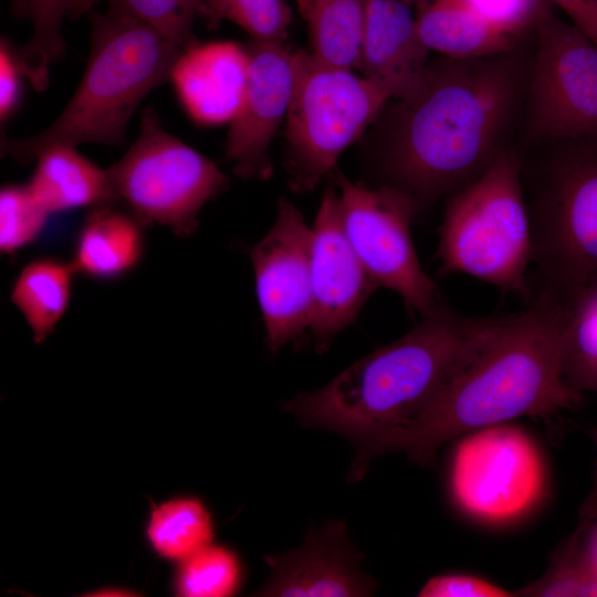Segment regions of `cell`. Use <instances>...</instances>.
Segmentation results:
<instances>
[{
  "mask_svg": "<svg viewBox=\"0 0 597 597\" xmlns=\"http://www.w3.org/2000/svg\"><path fill=\"white\" fill-rule=\"evenodd\" d=\"M533 247L517 146L447 199L437 258L441 274L462 273L527 300Z\"/></svg>",
  "mask_w": 597,
  "mask_h": 597,
  "instance_id": "6",
  "label": "cell"
},
{
  "mask_svg": "<svg viewBox=\"0 0 597 597\" xmlns=\"http://www.w3.org/2000/svg\"><path fill=\"white\" fill-rule=\"evenodd\" d=\"M107 11L140 21L187 49L202 0H107Z\"/></svg>",
  "mask_w": 597,
  "mask_h": 597,
  "instance_id": "29",
  "label": "cell"
},
{
  "mask_svg": "<svg viewBox=\"0 0 597 597\" xmlns=\"http://www.w3.org/2000/svg\"><path fill=\"white\" fill-rule=\"evenodd\" d=\"M300 13L304 17L311 6L312 0H295Z\"/></svg>",
  "mask_w": 597,
  "mask_h": 597,
  "instance_id": "39",
  "label": "cell"
},
{
  "mask_svg": "<svg viewBox=\"0 0 597 597\" xmlns=\"http://www.w3.org/2000/svg\"><path fill=\"white\" fill-rule=\"evenodd\" d=\"M199 15L210 28L228 20L252 40L271 43H284L291 23L286 0H202Z\"/></svg>",
  "mask_w": 597,
  "mask_h": 597,
  "instance_id": "26",
  "label": "cell"
},
{
  "mask_svg": "<svg viewBox=\"0 0 597 597\" xmlns=\"http://www.w3.org/2000/svg\"><path fill=\"white\" fill-rule=\"evenodd\" d=\"M148 536L163 556L186 559L209 545L210 516L198 500L170 501L153 511Z\"/></svg>",
  "mask_w": 597,
  "mask_h": 597,
  "instance_id": "25",
  "label": "cell"
},
{
  "mask_svg": "<svg viewBox=\"0 0 597 597\" xmlns=\"http://www.w3.org/2000/svg\"><path fill=\"white\" fill-rule=\"evenodd\" d=\"M106 171L139 224L158 223L178 237L197 229L202 207L228 184L213 161L167 132L151 107L142 114L136 140Z\"/></svg>",
  "mask_w": 597,
  "mask_h": 597,
  "instance_id": "8",
  "label": "cell"
},
{
  "mask_svg": "<svg viewBox=\"0 0 597 597\" xmlns=\"http://www.w3.org/2000/svg\"><path fill=\"white\" fill-rule=\"evenodd\" d=\"M417 31L429 51L479 59L516 50L517 38L492 25L462 0H412Z\"/></svg>",
  "mask_w": 597,
  "mask_h": 597,
  "instance_id": "18",
  "label": "cell"
},
{
  "mask_svg": "<svg viewBox=\"0 0 597 597\" xmlns=\"http://www.w3.org/2000/svg\"><path fill=\"white\" fill-rule=\"evenodd\" d=\"M562 375L573 389L597 392V275L566 306Z\"/></svg>",
  "mask_w": 597,
  "mask_h": 597,
  "instance_id": "24",
  "label": "cell"
},
{
  "mask_svg": "<svg viewBox=\"0 0 597 597\" xmlns=\"http://www.w3.org/2000/svg\"><path fill=\"white\" fill-rule=\"evenodd\" d=\"M100 0H76L71 12L70 18L72 20L78 19L80 17L87 14L92 11L93 7Z\"/></svg>",
  "mask_w": 597,
  "mask_h": 597,
  "instance_id": "37",
  "label": "cell"
},
{
  "mask_svg": "<svg viewBox=\"0 0 597 597\" xmlns=\"http://www.w3.org/2000/svg\"><path fill=\"white\" fill-rule=\"evenodd\" d=\"M509 317L464 316L444 302L406 335L285 408L305 426L334 430L356 442L354 471L360 476L375 443L415 418L483 352Z\"/></svg>",
  "mask_w": 597,
  "mask_h": 597,
  "instance_id": "3",
  "label": "cell"
},
{
  "mask_svg": "<svg viewBox=\"0 0 597 597\" xmlns=\"http://www.w3.org/2000/svg\"><path fill=\"white\" fill-rule=\"evenodd\" d=\"M88 14L91 51L73 96L41 133L25 138L2 135V155L29 164L55 145L123 146L133 114L154 88L169 81L186 50L135 19L109 11Z\"/></svg>",
  "mask_w": 597,
  "mask_h": 597,
  "instance_id": "4",
  "label": "cell"
},
{
  "mask_svg": "<svg viewBox=\"0 0 597 597\" xmlns=\"http://www.w3.org/2000/svg\"><path fill=\"white\" fill-rule=\"evenodd\" d=\"M312 315L320 350L357 316L380 286L368 274L344 229L339 195L329 185L312 228Z\"/></svg>",
  "mask_w": 597,
  "mask_h": 597,
  "instance_id": "14",
  "label": "cell"
},
{
  "mask_svg": "<svg viewBox=\"0 0 597 597\" xmlns=\"http://www.w3.org/2000/svg\"><path fill=\"white\" fill-rule=\"evenodd\" d=\"M311 256L312 229L295 206L281 198L274 224L250 251L266 341L273 352L310 327Z\"/></svg>",
  "mask_w": 597,
  "mask_h": 597,
  "instance_id": "12",
  "label": "cell"
},
{
  "mask_svg": "<svg viewBox=\"0 0 597 597\" xmlns=\"http://www.w3.org/2000/svg\"><path fill=\"white\" fill-rule=\"evenodd\" d=\"M517 147L533 247L531 300L566 307L597 275V136Z\"/></svg>",
  "mask_w": 597,
  "mask_h": 597,
  "instance_id": "5",
  "label": "cell"
},
{
  "mask_svg": "<svg viewBox=\"0 0 597 597\" xmlns=\"http://www.w3.org/2000/svg\"><path fill=\"white\" fill-rule=\"evenodd\" d=\"M127 591L121 589H106L92 594V596H129Z\"/></svg>",
  "mask_w": 597,
  "mask_h": 597,
  "instance_id": "38",
  "label": "cell"
},
{
  "mask_svg": "<svg viewBox=\"0 0 597 597\" xmlns=\"http://www.w3.org/2000/svg\"><path fill=\"white\" fill-rule=\"evenodd\" d=\"M412 6V0H367L357 69L391 100H408L419 91L430 60Z\"/></svg>",
  "mask_w": 597,
  "mask_h": 597,
  "instance_id": "16",
  "label": "cell"
},
{
  "mask_svg": "<svg viewBox=\"0 0 597 597\" xmlns=\"http://www.w3.org/2000/svg\"><path fill=\"white\" fill-rule=\"evenodd\" d=\"M501 31L520 39L535 23L543 0H462Z\"/></svg>",
  "mask_w": 597,
  "mask_h": 597,
  "instance_id": "31",
  "label": "cell"
},
{
  "mask_svg": "<svg viewBox=\"0 0 597 597\" xmlns=\"http://www.w3.org/2000/svg\"><path fill=\"white\" fill-rule=\"evenodd\" d=\"M597 45V0H552Z\"/></svg>",
  "mask_w": 597,
  "mask_h": 597,
  "instance_id": "34",
  "label": "cell"
},
{
  "mask_svg": "<svg viewBox=\"0 0 597 597\" xmlns=\"http://www.w3.org/2000/svg\"><path fill=\"white\" fill-rule=\"evenodd\" d=\"M341 207L347 238L368 274L398 293L410 313L427 315L444 303L422 269L412 238L417 209L400 190L368 188L338 174Z\"/></svg>",
  "mask_w": 597,
  "mask_h": 597,
  "instance_id": "11",
  "label": "cell"
},
{
  "mask_svg": "<svg viewBox=\"0 0 597 597\" xmlns=\"http://www.w3.org/2000/svg\"><path fill=\"white\" fill-rule=\"evenodd\" d=\"M534 28L536 51L525 91L521 145L597 136V45L545 4Z\"/></svg>",
  "mask_w": 597,
  "mask_h": 597,
  "instance_id": "10",
  "label": "cell"
},
{
  "mask_svg": "<svg viewBox=\"0 0 597 597\" xmlns=\"http://www.w3.org/2000/svg\"><path fill=\"white\" fill-rule=\"evenodd\" d=\"M49 213L33 198L27 185H9L0 191V249L7 254L33 242Z\"/></svg>",
  "mask_w": 597,
  "mask_h": 597,
  "instance_id": "30",
  "label": "cell"
},
{
  "mask_svg": "<svg viewBox=\"0 0 597 597\" xmlns=\"http://www.w3.org/2000/svg\"><path fill=\"white\" fill-rule=\"evenodd\" d=\"M74 273L72 263L38 259L18 275L10 298L25 318L35 343L45 339L66 312Z\"/></svg>",
  "mask_w": 597,
  "mask_h": 597,
  "instance_id": "21",
  "label": "cell"
},
{
  "mask_svg": "<svg viewBox=\"0 0 597 597\" xmlns=\"http://www.w3.org/2000/svg\"><path fill=\"white\" fill-rule=\"evenodd\" d=\"M367 0H312L303 17L311 52L331 65L357 67L366 22Z\"/></svg>",
  "mask_w": 597,
  "mask_h": 597,
  "instance_id": "22",
  "label": "cell"
},
{
  "mask_svg": "<svg viewBox=\"0 0 597 597\" xmlns=\"http://www.w3.org/2000/svg\"><path fill=\"white\" fill-rule=\"evenodd\" d=\"M390 100L385 88L349 69L325 63L311 51L293 52L285 117L291 189L312 191Z\"/></svg>",
  "mask_w": 597,
  "mask_h": 597,
  "instance_id": "7",
  "label": "cell"
},
{
  "mask_svg": "<svg viewBox=\"0 0 597 597\" xmlns=\"http://www.w3.org/2000/svg\"><path fill=\"white\" fill-rule=\"evenodd\" d=\"M143 250L139 222L102 206L87 216L71 263L75 272L108 280L130 271L139 262Z\"/></svg>",
  "mask_w": 597,
  "mask_h": 597,
  "instance_id": "20",
  "label": "cell"
},
{
  "mask_svg": "<svg viewBox=\"0 0 597 597\" xmlns=\"http://www.w3.org/2000/svg\"><path fill=\"white\" fill-rule=\"evenodd\" d=\"M248 74L237 113L229 122L226 159L244 179L273 174L269 148L286 117L293 85V52L284 43L251 40L244 45Z\"/></svg>",
  "mask_w": 597,
  "mask_h": 597,
  "instance_id": "13",
  "label": "cell"
},
{
  "mask_svg": "<svg viewBox=\"0 0 597 597\" xmlns=\"http://www.w3.org/2000/svg\"><path fill=\"white\" fill-rule=\"evenodd\" d=\"M583 558L597 576V519L587 525H577Z\"/></svg>",
  "mask_w": 597,
  "mask_h": 597,
  "instance_id": "35",
  "label": "cell"
},
{
  "mask_svg": "<svg viewBox=\"0 0 597 597\" xmlns=\"http://www.w3.org/2000/svg\"><path fill=\"white\" fill-rule=\"evenodd\" d=\"M421 597H511L516 591L483 578L465 574H443L430 578L420 589Z\"/></svg>",
  "mask_w": 597,
  "mask_h": 597,
  "instance_id": "32",
  "label": "cell"
},
{
  "mask_svg": "<svg viewBox=\"0 0 597 597\" xmlns=\"http://www.w3.org/2000/svg\"><path fill=\"white\" fill-rule=\"evenodd\" d=\"M271 578L264 596H366L374 584L358 568L359 555L345 536L344 524L333 523L311 533L297 549L269 556Z\"/></svg>",
  "mask_w": 597,
  "mask_h": 597,
  "instance_id": "15",
  "label": "cell"
},
{
  "mask_svg": "<svg viewBox=\"0 0 597 597\" xmlns=\"http://www.w3.org/2000/svg\"><path fill=\"white\" fill-rule=\"evenodd\" d=\"M240 576L239 562L231 551L207 545L184 559L177 587L182 596L226 597L234 594Z\"/></svg>",
  "mask_w": 597,
  "mask_h": 597,
  "instance_id": "27",
  "label": "cell"
},
{
  "mask_svg": "<svg viewBox=\"0 0 597 597\" xmlns=\"http://www.w3.org/2000/svg\"><path fill=\"white\" fill-rule=\"evenodd\" d=\"M532 62V61H531ZM530 65L516 50L479 59H430L419 91L394 100L378 168L418 214L475 179L509 147Z\"/></svg>",
  "mask_w": 597,
  "mask_h": 597,
  "instance_id": "1",
  "label": "cell"
},
{
  "mask_svg": "<svg viewBox=\"0 0 597 597\" xmlns=\"http://www.w3.org/2000/svg\"><path fill=\"white\" fill-rule=\"evenodd\" d=\"M565 317V306L532 298L415 418L380 438L369 457L404 452L427 463L443 443L470 431L576 407L583 394L562 375Z\"/></svg>",
  "mask_w": 597,
  "mask_h": 597,
  "instance_id": "2",
  "label": "cell"
},
{
  "mask_svg": "<svg viewBox=\"0 0 597 597\" xmlns=\"http://www.w3.org/2000/svg\"><path fill=\"white\" fill-rule=\"evenodd\" d=\"M448 480L461 512L484 524L504 525L523 519L542 502L547 471L537 443L509 421L460 436Z\"/></svg>",
  "mask_w": 597,
  "mask_h": 597,
  "instance_id": "9",
  "label": "cell"
},
{
  "mask_svg": "<svg viewBox=\"0 0 597 597\" xmlns=\"http://www.w3.org/2000/svg\"><path fill=\"white\" fill-rule=\"evenodd\" d=\"M248 74L245 48L234 42H195L170 71L178 98L197 123L230 122L238 111Z\"/></svg>",
  "mask_w": 597,
  "mask_h": 597,
  "instance_id": "17",
  "label": "cell"
},
{
  "mask_svg": "<svg viewBox=\"0 0 597 597\" xmlns=\"http://www.w3.org/2000/svg\"><path fill=\"white\" fill-rule=\"evenodd\" d=\"M35 160L27 187L49 214L109 206L118 199L107 171L82 156L75 146H51Z\"/></svg>",
  "mask_w": 597,
  "mask_h": 597,
  "instance_id": "19",
  "label": "cell"
},
{
  "mask_svg": "<svg viewBox=\"0 0 597 597\" xmlns=\"http://www.w3.org/2000/svg\"><path fill=\"white\" fill-rule=\"evenodd\" d=\"M516 596H597V576L583 558L577 530L555 552L546 573Z\"/></svg>",
  "mask_w": 597,
  "mask_h": 597,
  "instance_id": "28",
  "label": "cell"
},
{
  "mask_svg": "<svg viewBox=\"0 0 597 597\" xmlns=\"http://www.w3.org/2000/svg\"><path fill=\"white\" fill-rule=\"evenodd\" d=\"M75 1L12 0V13L29 21L33 29L31 39L18 54L27 80L36 91L49 86L51 64L65 55L62 24Z\"/></svg>",
  "mask_w": 597,
  "mask_h": 597,
  "instance_id": "23",
  "label": "cell"
},
{
  "mask_svg": "<svg viewBox=\"0 0 597 597\" xmlns=\"http://www.w3.org/2000/svg\"><path fill=\"white\" fill-rule=\"evenodd\" d=\"M25 77L18 50L8 39L0 42V119L6 123L18 109Z\"/></svg>",
  "mask_w": 597,
  "mask_h": 597,
  "instance_id": "33",
  "label": "cell"
},
{
  "mask_svg": "<svg viewBox=\"0 0 597 597\" xmlns=\"http://www.w3.org/2000/svg\"><path fill=\"white\" fill-rule=\"evenodd\" d=\"M594 440L597 451V429L594 432ZM597 519V453H596V464L594 480L591 488L583 501L579 512H578V524L577 525H587Z\"/></svg>",
  "mask_w": 597,
  "mask_h": 597,
  "instance_id": "36",
  "label": "cell"
}]
</instances>
